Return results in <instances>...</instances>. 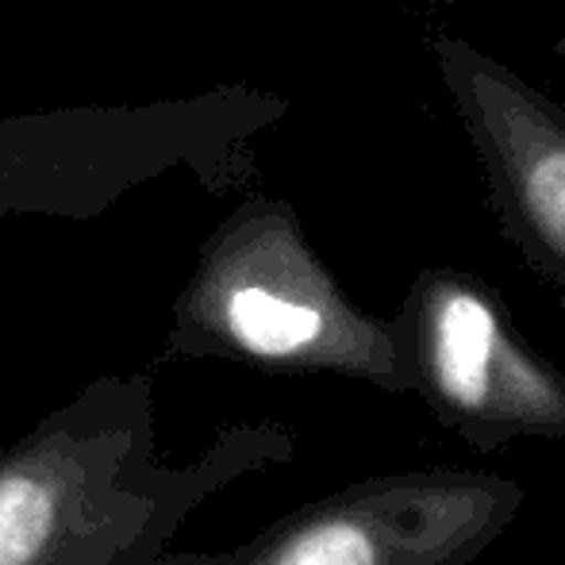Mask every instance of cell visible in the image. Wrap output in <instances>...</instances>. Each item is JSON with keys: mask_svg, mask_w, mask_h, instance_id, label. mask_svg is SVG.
<instances>
[{"mask_svg": "<svg viewBox=\"0 0 565 565\" xmlns=\"http://www.w3.org/2000/svg\"><path fill=\"white\" fill-rule=\"evenodd\" d=\"M520 508L512 477L427 466L350 481L227 551L170 546L150 565H469Z\"/></svg>", "mask_w": 565, "mask_h": 565, "instance_id": "obj_2", "label": "cell"}, {"mask_svg": "<svg viewBox=\"0 0 565 565\" xmlns=\"http://www.w3.org/2000/svg\"><path fill=\"white\" fill-rule=\"evenodd\" d=\"M408 388L435 424L481 454L520 439H565V377L508 323L473 277L431 269L396 316Z\"/></svg>", "mask_w": 565, "mask_h": 565, "instance_id": "obj_4", "label": "cell"}, {"mask_svg": "<svg viewBox=\"0 0 565 565\" xmlns=\"http://www.w3.org/2000/svg\"><path fill=\"white\" fill-rule=\"evenodd\" d=\"M439 58L508 238L565 297V119L466 43L443 39Z\"/></svg>", "mask_w": 565, "mask_h": 565, "instance_id": "obj_5", "label": "cell"}, {"mask_svg": "<svg viewBox=\"0 0 565 565\" xmlns=\"http://www.w3.org/2000/svg\"><path fill=\"white\" fill-rule=\"evenodd\" d=\"M166 354L235 358L274 373H335L381 393H412L396 323L358 312L285 238L246 246L227 269H216Z\"/></svg>", "mask_w": 565, "mask_h": 565, "instance_id": "obj_3", "label": "cell"}, {"mask_svg": "<svg viewBox=\"0 0 565 565\" xmlns=\"http://www.w3.org/2000/svg\"><path fill=\"white\" fill-rule=\"evenodd\" d=\"M292 458L289 427L258 419L166 461L150 377H100L0 447V565H150L204 500Z\"/></svg>", "mask_w": 565, "mask_h": 565, "instance_id": "obj_1", "label": "cell"}]
</instances>
